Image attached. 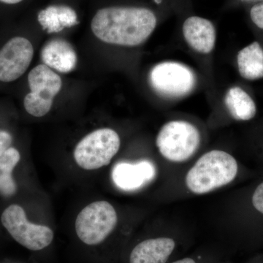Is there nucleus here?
<instances>
[{"label": "nucleus", "instance_id": "13", "mask_svg": "<svg viewBox=\"0 0 263 263\" xmlns=\"http://www.w3.org/2000/svg\"><path fill=\"white\" fill-rule=\"evenodd\" d=\"M41 57L44 65L62 73L71 72L77 65L75 49L65 40L53 39L48 41L41 49Z\"/></svg>", "mask_w": 263, "mask_h": 263}, {"label": "nucleus", "instance_id": "12", "mask_svg": "<svg viewBox=\"0 0 263 263\" xmlns=\"http://www.w3.org/2000/svg\"><path fill=\"white\" fill-rule=\"evenodd\" d=\"M185 41L195 51L207 54L215 47L216 32L211 21L200 16H190L182 27Z\"/></svg>", "mask_w": 263, "mask_h": 263}, {"label": "nucleus", "instance_id": "16", "mask_svg": "<svg viewBox=\"0 0 263 263\" xmlns=\"http://www.w3.org/2000/svg\"><path fill=\"white\" fill-rule=\"evenodd\" d=\"M224 103L231 117L238 121H249L257 113L253 99L238 86L230 88L224 98Z\"/></svg>", "mask_w": 263, "mask_h": 263}, {"label": "nucleus", "instance_id": "2", "mask_svg": "<svg viewBox=\"0 0 263 263\" xmlns=\"http://www.w3.org/2000/svg\"><path fill=\"white\" fill-rule=\"evenodd\" d=\"M237 174L238 163L233 156L223 151H211L189 171L186 186L192 193L202 195L231 183Z\"/></svg>", "mask_w": 263, "mask_h": 263}, {"label": "nucleus", "instance_id": "9", "mask_svg": "<svg viewBox=\"0 0 263 263\" xmlns=\"http://www.w3.org/2000/svg\"><path fill=\"white\" fill-rule=\"evenodd\" d=\"M34 56V48L28 39L20 36L10 38L0 48V82L18 80L27 72Z\"/></svg>", "mask_w": 263, "mask_h": 263}, {"label": "nucleus", "instance_id": "22", "mask_svg": "<svg viewBox=\"0 0 263 263\" xmlns=\"http://www.w3.org/2000/svg\"><path fill=\"white\" fill-rule=\"evenodd\" d=\"M23 1V0H0L1 3H5V4L8 5H14L18 4V3H21V2Z\"/></svg>", "mask_w": 263, "mask_h": 263}, {"label": "nucleus", "instance_id": "3", "mask_svg": "<svg viewBox=\"0 0 263 263\" xmlns=\"http://www.w3.org/2000/svg\"><path fill=\"white\" fill-rule=\"evenodd\" d=\"M157 148L166 160L184 162L193 157L200 143V134L193 124L176 120L166 123L157 137Z\"/></svg>", "mask_w": 263, "mask_h": 263}, {"label": "nucleus", "instance_id": "5", "mask_svg": "<svg viewBox=\"0 0 263 263\" xmlns=\"http://www.w3.org/2000/svg\"><path fill=\"white\" fill-rule=\"evenodd\" d=\"M117 221V214L111 204L107 201L92 202L76 218V233L86 245H99L114 231Z\"/></svg>", "mask_w": 263, "mask_h": 263}, {"label": "nucleus", "instance_id": "11", "mask_svg": "<svg viewBox=\"0 0 263 263\" xmlns=\"http://www.w3.org/2000/svg\"><path fill=\"white\" fill-rule=\"evenodd\" d=\"M177 242L174 238L156 237L142 240L132 249L129 263H171Z\"/></svg>", "mask_w": 263, "mask_h": 263}, {"label": "nucleus", "instance_id": "19", "mask_svg": "<svg viewBox=\"0 0 263 263\" xmlns=\"http://www.w3.org/2000/svg\"><path fill=\"white\" fill-rule=\"evenodd\" d=\"M252 201L256 210L263 214V182L254 191Z\"/></svg>", "mask_w": 263, "mask_h": 263}, {"label": "nucleus", "instance_id": "21", "mask_svg": "<svg viewBox=\"0 0 263 263\" xmlns=\"http://www.w3.org/2000/svg\"><path fill=\"white\" fill-rule=\"evenodd\" d=\"M203 257L199 255L197 257H183L176 260L173 261L171 263H204Z\"/></svg>", "mask_w": 263, "mask_h": 263}, {"label": "nucleus", "instance_id": "7", "mask_svg": "<svg viewBox=\"0 0 263 263\" xmlns=\"http://www.w3.org/2000/svg\"><path fill=\"white\" fill-rule=\"evenodd\" d=\"M1 221L13 239L29 250H42L53 239V231L48 227L29 222L20 205L7 208L2 214Z\"/></svg>", "mask_w": 263, "mask_h": 263}, {"label": "nucleus", "instance_id": "4", "mask_svg": "<svg viewBox=\"0 0 263 263\" xmlns=\"http://www.w3.org/2000/svg\"><path fill=\"white\" fill-rule=\"evenodd\" d=\"M120 145V138L114 129H97L78 143L74 158L83 169H99L110 163L119 152Z\"/></svg>", "mask_w": 263, "mask_h": 263}, {"label": "nucleus", "instance_id": "8", "mask_svg": "<svg viewBox=\"0 0 263 263\" xmlns=\"http://www.w3.org/2000/svg\"><path fill=\"white\" fill-rule=\"evenodd\" d=\"M150 84L159 95L164 98H179L193 91L196 79L187 66L175 62H164L151 70Z\"/></svg>", "mask_w": 263, "mask_h": 263}, {"label": "nucleus", "instance_id": "6", "mask_svg": "<svg viewBox=\"0 0 263 263\" xmlns=\"http://www.w3.org/2000/svg\"><path fill=\"white\" fill-rule=\"evenodd\" d=\"M27 79L30 91L24 99V108L33 117H44L62 89L61 78L48 66L39 65L29 72Z\"/></svg>", "mask_w": 263, "mask_h": 263}, {"label": "nucleus", "instance_id": "15", "mask_svg": "<svg viewBox=\"0 0 263 263\" xmlns=\"http://www.w3.org/2000/svg\"><path fill=\"white\" fill-rule=\"evenodd\" d=\"M237 64L240 76L249 81L263 78V49L258 42L251 43L238 52Z\"/></svg>", "mask_w": 263, "mask_h": 263}, {"label": "nucleus", "instance_id": "20", "mask_svg": "<svg viewBox=\"0 0 263 263\" xmlns=\"http://www.w3.org/2000/svg\"><path fill=\"white\" fill-rule=\"evenodd\" d=\"M13 137L8 132L0 129V157L11 147Z\"/></svg>", "mask_w": 263, "mask_h": 263}, {"label": "nucleus", "instance_id": "1", "mask_svg": "<svg viewBox=\"0 0 263 263\" xmlns=\"http://www.w3.org/2000/svg\"><path fill=\"white\" fill-rule=\"evenodd\" d=\"M157 24V16L148 8L109 7L97 12L91 28L104 43L133 47L144 43L155 31Z\"/></svg>", "mask_w": 263, "mask_h": 263}, {"label": "nucleus", "instance_id": "14", "mask_svg": "<svg viewBox=\"0 0 263 263\" xmlns=\"http://www.w3.org/2000/svg\"><path fill=\"white\" fill-rule=\"evenodd\" d=\"M37 20L48 33L61 32L79 24L75 10L65 5H51L38 13Z\"/></svg>", "mask_w": 263, "mask_h": 263}, {"label": "nucleus", "instance_id": "23", "mask_svg": "<svg viewBox=\"0 0 263 263\" xmlns=\"http://www.w3.org/2000/svg\"><path fill=\"white\" fill-rule=\"evenodd\" d=\"M248 1H252V0H248Z\"/></svg>", "mask_w": 263, "mask_h": 263}, {"label": "nucleus", "instance_id": "10", "mask_svg": "<svg viewBox=\"0 0 263 263\" xmlns=\"http://www.w3.org/2000/svg\"><path fill=\"white\" fill-rule=\"evenodd\" d=\"M155 164L148 160L119 162L112 171V179L116 186L124 191L139 190L155 179Z\"/></svg>", "mask_w": 263, "mask_h": 263}, {"label": "nucleus", "instance_id": "17", "mask_svg": "<svg viewBox=\"0 0 263 263\" xmlns=\"http://www.w3.org/2000/svg\"><path fill=\"white\" fill-rule=\"evenodd\" d=\"M21 160L16 148L10 147L0 157V195L11 197L17 191V185L12 173Z\"/></svg>", "mask_w": 263, "mask_h": 263}, {"label": "nucleus", "instance_id": "18", "mask_svg": "<svg viewBox=\"0 0 263 263\" xmlns=\"http://www.w3.org/2000/svg\"><path fill=\"white\" fill-rule=\"evenodd\" d=\"M250 17L257 27L263 29V3L252 7L250 11Z\"/></svg>", "mask_w": 263, "mask_h": 263}]
</instances>
